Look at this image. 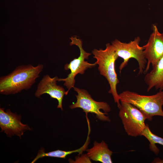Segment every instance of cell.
I'll use <instances>...</instances> for the list:
<instances>
[{"label":"cell","instance_id":"cell-12","mask_svg":"<svg viewBox=\"0 0 163 163\" xmlns=\"http://www.w3.org/2000/svg\"><path fill=\"white\" fill-rule=\"evenodd\" d=\"M86 150L87 155L91 160L103 163H112L111 156L113 152L103 140L101 142L94 141L93 146Z\"/></svg>","mask_w":163,"mask_h":163},{"label":"cell","instance_id":"cell-13","mask_svg":"<svg viewBox=\"0 0 163 163\" xmlns=\"http://www.w3.org/2000/svg\"><path fill=\"white\" fill-rule=\"evenodd\" d=\"M89 141L88 139H87L86 142L82 147L78 149L72 151H63L57 150L48 153H45L44 149H41L39 150L37 155L31 163H34L39 158L44 157H51L65 158L68 155L74 153L78 152L79 154H81L83 152L86 150L89 143Z\"/></svg>","mask_w":163,"mask_h":163},{"label":"cell","instance_id":"cell-8","mask_svg":"<svg viewBox=\"0 0 163 163\" xmlns=\"http://www.w3.org/2000/svg\"><path fill=\"white\" fill-rule=\"evenodd\" d=\"M153 32L147 43L143 46L144 53L147 60V65L144 71L147 73L150 65L154 66L163 56V33H160L157 27L153 25Z\"/></svg>","mask_w":163,"mask_h":163},{"label":"cell","instance_id":"cell-2","mask_svg":"<svg viewBox=\"0 0 163 163\" xmlns=\"http://www.w3.org/2000/svg\"><path fill=\"white\" fill-rule=\"evenodd\" d=\"M93 57L96 59L95 64L98 65V69L101 75L107 80L110 86L109 93L112 94L117 107L120 105V97L117 90V85L119 83L115 69V61L118 58L112 45L106 44L104 50L94 49L92 51Z\"/></svg>","mask_w":163,"mask_h":163},{"label":"cell","instance_id":"cell-14","mask_svg":"<svg viewBox=\"0 0 163 163\" xmlns=\"http://www.w3.org/2000/svg\"><path fill=\"white\" fill-rule=\"evenodd\" d=\"M142 136L145 137L149 141L150 150L156 155H158L159 150L155 144H158L163 145V138L155 135L152 132L148 125L147 124L143 132Z\"/></svg>","mask_w":163,"mask_h":163},{"label":"cell","instance_id":"cell-15","mask_svg":"<svg viewBox=\"0 0 163 163\" xmlns=\"http://www.w3.org/2000/svg\"><path fill=\"white\" fill-rule=\"evenodd\" d=\"M90 159L87 154H84L80 157H77L75 159V161L74 162H86L83 159Z\"/></svg>","mask_w":163,"mask_h":163},{"label":"cell","instance_id":"cell-3","mask_svg":"<svg viewBox=\"0 0 163 163\" xmlns=\"http://www.w3.org/2000/svg\"><path fill=\"white\" fill-rule=\"evenodd\" d=\"M120 101H123L133 105L151 121L154 116L163 117V91L151 95H141L136 92L125 91L119 94Z\"/></svg>","mask_w":163,"mask_h":163},{"label":"cell","instance_id":"cell-11","mask_svg":"<svg viewBox=\"0 0 163 163\" xmlns=\"http://www.w3.org/2000/svg\"><path fill=\"white\" fill-rule=\"evenodd\" d=\"M145 83L148 85V92L154 88L160 91L163 89V56L152 67L151 71L145 75Z\"/></svg>","mask_w":163,"mask_h":163},{"label":"cell","instance_id":"cell-9","mask_svg":"<svg viewBox=\"0 0 163 163\" xmlns=\"http://www.w3.org/2000/svg\"><path fill=\"white\" fill-rule=\"evenodd\" d=\"M21 116L11 112L10 109L4 111V108H0V127L2 132L4 131L10 137L17 136L21 138L24 132L30 130L29 126L22 123L21 121Z\"/></svg>","mask_w":163,"mask_h":163},{"label":"cell","instance_id":"cell-1","mask_svg":"<svg viewBox=\"0 0 163 163\" xmlns=\"http://www.w3.org/2000/svg\"><path fill=\"white\" fill-rule=\"evenodd\" d=\"M43 68L41 64L36 66L29 64L17 67L10 74L0 77V94H14L30 89L39 77Z\"/></svg>","mask_w":163,"mask_h":163},{"label":"cell","instance_id":"cell-7","mask_svg":"<svg viewBox=\"0 0 163 163\" xmlns=\"http://www.w3.org/2000/svg\"><path fill=\"white\" fill-rule=\"evenodd\" d=\"M73 88L78 94L75 95L77 98L76 102L69 106L71 109L81 108L86 113H91L95 114L97 118L101 121H110L109 117L106 115L111 110V108L107 103L94 101L85 89L75 87Z\"/></svg>","mask_w":163,"mask_h":163},{"label":"cell","instance_id":"cell-5","mask_svg":"<svg viewBox=\"0 0 163 163\" xmlns=\"http://www.w3.org/2000/svg\"><path fill=\"white\" fill-rule=\"evenodd\" d=\"M120 103L119 115L126 132L131 136H142L146 126V116L132 104L123 101H120Z\"/></svg>","mask_w":163,"mask_h":163},{"label":"cell","instance_id":"cell-4","mask_svg":"<svg viewBox=\"0 0 163 163\" xmlns=\"http://www.w3.org/2000/svg\"><path fill=\"white\" fill-rule=\"evenodd\" d=\"M140 41V37H137L128 43L122 42L117 39H115L111 43L118 57L123 60L119 66L120 73L127 65L129 59L132 58L135 59L138 62V74L143 72L147 61L144 54V48L139 45Z\"/></svg>","mask_w":163,"mask_h":163},{"label":"cell","instance_id":"cell-10","mask_svg":"<svg viewBox=\"0 0 163 163\" xmlns=\"http://www.w3.org/2000/svg\"><path fill=\"white\" fill-rule=\"evenodd\" d=\"M58 77L52 78L47 74L44 76L38 83L35 96L39 97L44 94H49L52 98L56 99L58 101V108L63 110L62 101L64 96L67 95L66 91L62 87L56 84Z\"/></svg>","mask_w":163,"mask_h":163},{"label":"cell","instance_id":"cell-6","mask_svg":"<svg viewBox=\"0 0 163 163\" xmlns=\"http://www.w3.org/2000/svg\"><path fill=\"white\" fill-rule=\"evenodd\" d=\"M71 41L70 43L71 46L75 45L79 48L80 50V55L78 58H75L70 61L69 63L66 64L64 67L65 70L70 69V73L67 77L65 78L57 79V81L64 82V85L68 89L66 91L68 94L70 90L74 87L75 82V77L78 74H83L85 71L88 68L94 67L96 64L95 63H91L85 59H88V57L91 54L86 52L82 47V40L76 37H72L70 38Z\"/></svg>","mask_w":163,"mask_h":163}]
</instances>
